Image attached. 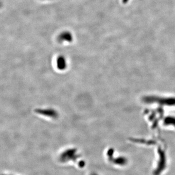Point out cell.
Instances as JSON below:
<instances>
[{
    "label": "cell",
    "instance_id": "1",
    "mask_svg": "<svg viewBox=\"0 0 175 175\" xmlns=\"http://www.w3.org/2000/svg\"><path fill=\"white\" fill-rule=\"evenodd\" d=\"M57 39L59 43H62L64 41L70 43L73 40V36L71 33L67 31L61 33L58 36Z\"/></svg>",
    "mask_w": 175,
    "mask_h": 175
},
{
    "label": "cell",
    "instance_id": "2",
    "mask_svg": "<svg viewBox=\"0 0 175 175\" xmlns=\"http://www.w3.org/2000/svg\"><path fill=\"white\" fill-rule=\"evenodd\" d=\"M57 66L59 69H64L66 67V61L65 58L60 56L57 59Z\"/></svg>",
    "mask_w": 175,
    "mask_h": 175
},
{
    "label": "cell",
    "instance_id": "3",
    "mask_svg": "<svg viewBox=\"0 0 175 175\" xmlns=\"http://www.w3.org/2000/svg\"><path fill=\"white\" fill-rule=\"evenodd\" d=\"M122 1H123V3H126L129 1V0H122Z\"/></svg>",
    "mask_w": 175,
    "mask_h": 175
}]
</instances>
